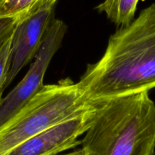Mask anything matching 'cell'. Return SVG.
Returning a JSON list of instances; mask_svg holds the SVG:
<instances>
[{"label": "cell", "instance_id": "7", "mask_svg": "<svg viewBox=\"0 0 155 155\" xmlns=\"http://www.w3.org/2000/svg\"><path fill=\"white\" fill-rule=\"evenodd\" d=\"M139 0H104L97 6L100 12L105 13L107 18L116 26L123 28L134 20Z\"/></svg>", "mask_w": 155, "mask_h": 155}, {"label": "cell", "instance_id": "11", "mask_svg": "<svg viewBox=\"0 0 155 155\" xmlns=\"http://www.w3.org/2000/svg\"><path fill=\"white\" fill-rule=\"evenodd\" d=\"M57 155H84V154H83V151L81 148L79 149V150H74V151L70 152V153H63V154H57Z\"/></svg>", "mask_w": 155, "mask_h": 155}, {"label": "cell", "instance_id": "13", "mask_svg": "<svg viewBox=\"0 0 155 155\" xmlns=\"http://www.w3.org/2000/svg\"><path fill=\"white\" fill-rule=\"evenodd\" d=\"M5 38H6V37H5ZM5 39H4V40H5ZM4 40H3V41H4ZM2 42H0V44H2Z\"/></svg>", "mask_w": 155, "mask_h": 155}, {"label": "cell", "instance_id": "9", "mask_svg": "<svg viewBox=\"0 0 155 155\" xmlns=\"http://www.w3.org/2000/svg\"><path fill=\"white\" fill-rule=\"evenodd\" d=\"M14 30L0 44V105L2 104V93L5 89V84L10 68L12 43Z\"/></svg>", "mask_w": 155, "mask_h": 155}, {"label": "cell", "instance_id": "2", "mask_svg": "<svg viewBox=\"0 0 155 155\" xmlns=\"http://www.w3.org/2000/svg\"><path fill=\"white\" fill-rule=\"evenodd\" d=\"M93 123L81 141L84 155H151L155 104L148 91L97 101Z\"/></svg>", "mask_w": 155, "mask_h": 155}, {"label": "cell", "instance_id": "3", "mask_svg": "<svg viewBox=\"0 0 155 155\" xmlns=\"http://www.w3.org/2000/svg\"><path fill=\"white\" fill-rule=\"evenodd\" d=\"M92 103L78 83L69 78L44 84L0 129V155H7L24 141L75 116Z\"/></svg>", "mask_w": 155, "mask_h": 155}, {"label": "cell", "instance_id": "12", "mask_svg": "<svg viewBox=\"0 0 155 155\" xmlns=\"http://www.w3.org/2000/svg\"><path fill=\"white\" fill-rule=\"evenodd\" d=\"M151 155H155V151L154 152H153V153H152V154Z\"/></svg>", "mask_w": 155, "mask_h": 155}, {"label": "cell", "instance_id": "10", "mask_svg": "<svg viewBox=\"0 0 155 155\" xmlns=\"http://www.w3.org/2000/svg\"><path fill=\"white\" fill-rule=\"evenodd\" d=\"M19 19L5 18H0V42L8 37L15 28Z\"/></svg>", "mask_w": 155, "mask_h": 155}, {"label": "cell", "instance_id": "6", "mask_svg": "<svg viewBox=\"0 0 155 155\" xmlns=\"http://www.w3.org/2000/svg\"><path fill=\"white\" fill-rule=\"evenodd\" d=\"M98 102L15 147L7 155H57L81 144L78 140L85 134L96 116Z\"/></svg>", "mask_w": 155, "mask_h": 155}, {"label": "cell", "instance_id": "4", "mask_svg": "<svg viewBox=\"0 0 155 155\" xmlns=\"http://www.w3.org/2000/svg\"><path fill=\"white\" fill-rule=\"evenodd\" d=\"M67 26L62 21H52L44 41L23 79L2 99L0 105V129L44 87V78L55 53L60 47Z\"/></svg>", "mask_w": 155, "mask_h": 155}, {"label": "cell", "instance_id": "5", "mask_svg": "<svg viewBox=\"0 0 155 155\" xmlns=\"http://www.w3.org/2000/svg\"><path fill=\"white\" fill-rule=\"evenodd\" d=\"M58 0H37L26 16L18 21L12 37L10 68L5 88L38 53L54 18Z\"/></svg>", "mask_w": 155, "mask_h": 155}, {"label": "cell", "instance_id": "8", "mask_svg": "<svg viewBox=\"0 0 155 155\" xmlns=\"http://www.w3.org/2000/svg\"><path fill=\"white\" fill-rule=\"evenodd\" d=\"M37 0H0V18L21 19L27 15Z\"/></svg>", "mask_w": 155, "mask_h": 155}, {"label": "cell", "instance_id": "1", "mask_svg": "<svg viewBox=\"0 0 155 155\" xmlns=\"http://www.w3.org/2000/svg\"><path fill=\"white\" fill-rule=\"evenodd\" d=\"M78 83L91 102L155 87V3L110 36L104 56Z\"/></svg>", "mask_w": 155, "mask_h": 155}]
</instances>
